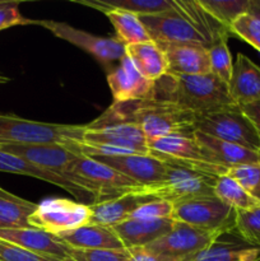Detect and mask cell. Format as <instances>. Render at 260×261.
Segmentation results:
<instances>
[{"mask_svg": "<svg viewBox=\"0 0 260 261\" xmlns=\"http://www.w3.org/2000/svg\"><path fill=\"white\" fill-rule=\"evenodd\" d=\"M214 196L236 211H249L260 205V201L249 195L228 175L219 176L214 184Z\"/></svg>", "mask_w": 260, "mask_h": 261, "instance_id": "f546056e", "label": "cell"}, {"mask_svg": "<svg viewBox=\"0 0 260 261\" xmlns=\"http://www.w3.org/2000/svg\"><path fill=\"white\" fill-rule=\"evenodd\" d=\"M240 109H241V111L246 115L247 119L251 121V124L254 125L255 130H256L257 135H259L260 138V101L242 105V106H240Z\"/></svg>", "mask_w": 260, "mask_h": 261, "instance_id": "60d3db41", "label": "cell"}, {"mask_svg": "<svg viewBox=\"0 0 260 261\" xmlns=\"http://www.w3.org/2000/svg\"><path fill=\"white\" fill-rule=\"evenodd\" d=\"M130 250H76L71 249L69 259L73 261H127Z\"/></svg>", "mask_w": 260, "mask_h": 261, "instance_id": "d590c367", "label": "cell"}, {"mask_svg": "<svg viewBox=\"0 0 260 261\" xmlns=\"http://www.w3.org/2000/svg\"><path fill=\"white\" fill-rule=\"evenodd\" d=\"M37 204L0 188V228H31L28 218Z\"/></svg>", "mask_w": 260, "mask_h": 261, "instance_id": "83f0119b", "label": "cell"}, {"mask_svg": "<svg viewBox=\"0 0 260 261\" xmlns=\"http://www.w3.org/2000/svg\"><path fill=\"white\" fill-rule=\"evenodd\" d=\"M219 234L208 233L189 224L175 222L172 229L144 249L176 260H185L212 244Z\"/></svg>", "mask_w": 260, "mask_h": 261, "instance_id": "7c38bea8", "label": "cell"}, {"mask_svg": "<svg viewBox=\"0 0 260 261\" xmlns=\"http://www.w3.org/2000/svg\"><path fill=\"white\" fill-rule=\"evenodd\" d=\"M91 216V208L87 204L51 198L37 204L36 211L28 218V224L31 228L59 234L89 224Z\"/></svg>", "mask_w": 260, "mask_h": 261, "instance_id": "9c48e42d", "label": "cell"}, {"mask_svg": "<svg viewBox=\"0 0 260 261\" xmlns=\"http://www.w3.org/2000/svg\"><path fill=\"white\" fill-rule=\"evenodd\" d=\"M93 160L110 166L142 186L160 184L166 177V163L150 154H124L96 157Z\"/></svg>", "mask_w": 260, "mask_h": 261, "instance_id": "9a60e30c", "label": "cell"}, {"mask_svg": "<svg viewBox=\"0 0 260 261\" xmlns=\"http://www.w3.org/2000/svg\"><path fill=\"white\" fill-rule=\"evenodd\" d=\"M227 175L233 178L251 198L260 201V163H247L229 168Z\"/></svg>", "mask_w": 260, "mask_h": 261, "instance_id": "836d02e7", "label": "cell"}, {"mask_svg": "<svg viewBox=\"0 0 260 261\" xmlns=\"http://www.w3.org/2000/svg\"><path fill=\"white\" fill-rule=\"evenodd\" d=\"M183 261H260V247L245 242L236 231L226 232Z\"/></svg>", "mask_w": 260, "mask_h": 261, "instance_id": "ac0fdd59", "label": "cell"}, {"mask_svg": "<svg viewBox=\"0 0 260 261\" xmlns=\"http://www.w3.org/2000/svg\"><path fill=\"white\" fill-rule=\"evenodd\" d=\"M71 172L83 180L96 194L97 203L119 198L124 194L133 193L143 188L110 166L83 155H79L76 161H74Z\"/></svg>", "mask_w": 260, "mask_h": 261, "instance_id": "30bf717a", "label": "cell"}, {"mask_svg": "<svg viewBox=\"0 0 260 261\" xmlns=\"http://www.w3.org/2000/svg\"><path fill=\"white\" fill-rule=\"evenodd\" d=\"M173 204L166 200H152L133 212L129 219H168L172 218Z\"/></svg>", "mask_w": 260, "mask_h": 261, "instance_id": "74e56055", "label": "cell"}, {"mask_svg": "<svg viewBox=\"0 0 260 261\" xmlns=\"http://www.w3.org/2000/svg\"><path fill=\"white\" fill-rule=\"evenodd\" d=\"M125 54L134 64L140 75L149 81L154 82L167 74V59L165 51L153 41L125 46Z\"/></svg>", "mask_w": 260, "mask_h": 261, "instance_id": "484cf974", "label": "cell"}, {"mask_svg": "<svg viewBox=\"0 0 260 261\" xmlns=\"http://www.w3.org/2000/svg\"><path fill=\"white\" fill-rule=\"evenodd\" d=\"M8 82H10V79L8 78V76H5L4 74H2V73H0V86H2V84H5V83H8Z\"/></svg>", "mask_w": 260, "mask_h": 261, "instance_id": "7bdbcfd3", "label": "cell"}, {"mask_svg": "<svg viewBox=\"0 0 260 261\" xmlns=\"http://www.w3.org/2000/svg\"><path fill=\"white\" fill-rule=\"evenodd\" d=\"M194 139L200 145L208 162L222 166L227 170L236 166L259 162L256 152H252L233 143L224 142L199 132H194Z\"/></svg>", "mask_w": 260, "mask_h": 261, "instance_id": "7402d4cb", "label": "cell"}, {"mask_svg": "<svg viewBox=\"0 0 260 261\" xmlns=\"http://www.w3.org/2000/svg\"><path fill=\"white\" fill-rule=\"evenodd\" d=\"M231 35L237 36L245 42L250 43L260 53V20L250 15L249 13L240 15L232 23Z\"/></svg>", "mask_w": 260, "mask_h": 261, "instance_id": "e575fe53", "label": "cell"}, {"mask_svg": "<svg viewBox=\"0 0 260 261\" xmlns=\"http://www.w3.org/2000/svg\"><path fill=\"white\" fill-rule=\"evenodd\" d=\"M172 9L150 15H140L150 40L157 45L198 43L211 47L231 31L212 17L199 0H172Z\"/></svg>", "mask_w": 260, "mask_h": 261, "instance_id": "6da1fadb", "label": "cell"}, {"mask_svg": "<svg viewBox=\"0 0 260 261\" xmlns=\"http://www.w3.org/2000/svg\"><path fill=\"white\" fill-rule=\"evenodd\" d=\"M236 209L216 196H204L173 205L172 219L208 233L222 234L236 229Z\"/></svg>", "mask_w": 260, "mask_h": 261, "instance_id": "52a82bcc", "label": "cell"}, {"mask_svg": "<svg viewBox=\"0 0 260 261\" xmlns=\"http://www.w3.org/2000/svg\"><path fill=\"white\" fill-rule=\"evenodd\" d=\"M228 38H222L208 48L209 61H211V73L221 79L223 83L228 86L229 79L233 70V61L229 53Z\"/></svg>", "mask_w": 260, "mask_h": 261, "instance_id": "1f68e13d", "label": "cell"}, {"mask_svg": "<svg viewBox=\"0 0 260 261\" xmlns=\"http://www.w3.org/2000/svg\"><path fill=\"white\" fill-rule=\"evenodd\" d=\"M236 212V233L247 244L260 247V205Z\"/></svg>", "mask_w": 260, "mask_h": 261, "instance_id": "d6a6232c", "label": "cell"}, {"mask_svg": "<svg viewBox=\"0 0 260 261\" xmlns=\"http://www.w3.org/2000/svg\"><path fill=\"white\" fill-rule=\"evenodd\" d=\"M257 157H259V163H260V149L257 150Z\"/></svg>", "mask_w": 260, "mask_h": 261, "instance_id": "ee69618b", "label": "cell"}, {"mask_svg": "<svg viewBox=\"0 0 260 261\" xmlns=\"http://www.w3.org/2000/svg\"><path fill=\"white\" fill-rule=\"evenodd\" d=\"M107 83L114 97V102L152 98L154 87V82L140 75L126 54L107 74Z\"/></svg>", "mask_w": 260, "mask_h": 261, "instance_id": "5bb4252c", "label": "cell"}, {"mask_svg": "<svg viewBox=\"0 0 260 261\" xmlns=\"http://www.w3.org/2000/svg\"><path fill=\"white\" fill-rule=\"evenodd\" d=\"M18 2H0V31L14 25L32 24V19H27L20 14Z\"/></svg>", "mask_w": 260, "mask_h": 261, "instance_id": "f35d334b", "label": "cell"}, {"mask_svg": "<svg viewBox=\"0 0 260 261\" xmlns=\"http://www.w3.org/2000/svg\"><path fill=\"white\" fill-rule=\"evenodd\" d=\"M82 142L120 148L138 154H149L147 138L139 126L133 124L114 125L102 129H87Z\"/></svg>", "mask_w": 260, "mask_h": 261, "instance_id": "d6986e66", "label": "cell"}, {"mask_svg": "<svg viewBox=\"0 0 260 261\" xmlns=\"http://www.w3.org/2000/svg\"><path fill=\"white\" fill-rule=\"evenodd\" d=\"M228 91L239 106L260 101V66L244 54H237Z\"/></svg>", "mask_w": 260, "mask_h": 261, "instance_id": "603a6c76", "label": "cell"}, {"mask_svg": "<svg viewBox=\"0 0 260 261\" xmlns=\"http://www.w3.org/2000/svg\"><path fill=\"white\" fill-rule=\"evenodd\" d=\"M194 132L233 143L252 152L257 153L260 149L259 135L239 105H232L196 116Z\"/></svg>", "mask_w": 260, "mask_h": 261, "instance_id": "8992f818", "label": "cell"}, {"mask_svg": "<svg viewBox=\"0 0 260 261\" xmlns=\"http://www.w3.org/2000/svg\"><path fill=\"white\" fill-rule=\"evenodd\" d=\"M175 221L168 219H127L111 227L125 249L144 247L172 229Z\"/></svg>", "mask_w": 260, "mask_h": 261, "instance_id": "44dd1931", "label": "cell"}, {"mask_svg": "<svg viewBox=\"0 0 260 261\" xmlns=\"http://www.w3.org/2000/svg\"><path fill=\"white\" fill-rule=\"evenodd\" d=\"M127 261H181L171 257L162 256V255L154 254L144 247H135L130 249V257Z\"/></svg>", "mask_w": 260, "mask_h": 261, "instance_id": "ab89813d", "label": "cell"}, {"mask_svg": "<svg viewBox=\"0 0 260 261\" xmlns=\"http://www.w3.org/2000/svg\"><path fill=\"white\" fill-rule=\"evenodd\" d=\"M149 154L158 160H172L180 162H208L193 135L173 134L148 140ZM211 163V162H209Z\"/></svg>", "mask_w": 260, "mask_h": 261, "instance_id": "cb8c5ba5", "label": "cell"}, {"mask_svg": "<svg viewBox=\"0 0 260 261\" xmlns=\"http://www.w3.org/2000/svg\"><path fill=\"white\" fill-rule=\"evenodd\" d=\"M0 150L12 153L18 155L33 165L41 166L43 168L59 173L61 177L68 180L69 182L84 188L86 190L93 191L88 188L86 182L76 177L71 172V165L79 155L74 154L70 150L64 148L60 144H31V145H2ZM94 194V193H93ZM96 195V194H94ZM97 198V196H96Z\"/></svg>", "mask_w": 260, "mask_h": 261, "instance_id": "8fae6325", "label": "cell"}, {"mask_svg": "<svg viewBox=\"0 0 260 261\" xmlns=\"http://www.w3.org/2000/svg\"><path fill=\"white\" fill-rule=\"evenodd\" d=\"M0 261H73L63 260L58 257L47 256V255H40L36 252L28 251L22 249L14 244L0 240Z\"/></svg>", "mask_w": 260, "mask_h": 261, "instance_id": "8d00e7d4", "label": "cell"}, {"mask_svg": "<svg viewBox=\"0 0 260 261\" xmlns=\"http://www.w3.org/2000/svg\"><path fill=\"white\" fill-rule=\"evenodd\" d=\"M160 46V45H158ZM167 59V74L173 75H206L211 74L209 51L198 43L161 45Z\"/></svg>", "mask_w": 260, "mask_h": 261, "instance_id": "2e32d148", "label": "cell"}, {"mask_svg": "<svg viewBox=\"0 0 260 261\" xmlns=\"http://www.w3.org/2000/svg\"><path fill=\"white\" fill-rule=\"evenodd\" d=\"M152 98L175 105L196 116L236 105L228 86L212 73L206 75L165 74L154 81Z\"/></svg>", "mask_w": 260, "mask_h": 261, "instance_id": "3957f363", "label": "cell"}, {"mask_svg": "<svg viewBox=\"0 0 260 261\" xmlns=\"http://www.w3.org/2000/svg\"><path fill=\"white\" fill-rule=\"evenodd\" d=\"M60 237L70 249L76 250H117L125 249L111 227L86 224L73 231L63 232Z\"/></svg>", "mask_w": 260, "mask_h": 261, "instance_id": "d4e9b609", "label": "cell"}, {"mask_svg": "<svg viewBox=\"0 0 260 261\" xmlns=\"http://www.w3.org/2000/svg\"><path fill=\"white\" fill-rule=\"evenodd\" d=\"M196 115L172 103L153 98L114 102L101 116L86 125L87 129H102L114 125H137L148 140L167 135L194 134Z\"/></svg>", "mask_w": 260, "mask_h": 261, "instance_id": "7a4b0ae2", "label": "cell"}, {"mask_svg": "<svg viewBox=\"0 0 260 261\" xmlns=\"http://www.w3.org/2000/svg\"><path fill=\"white\" fill-rule=\"evenodd\" d=\"M103 14L107 15L116 31L115 37L124 46L152 41L139 15L130 12H122V10H110Z\"/></svg>", "mask_w": 260, "mask_h": 261, "instance_id": "f1b7e54d", "label": "cell"}, {"mask_svg": "<svg viewBox=\"0 0 260 261\" xmlns=\"http://www.w3.org/2000/svg\"><path fill=\"white\" fill-rule=\"evenodd\" d=\"M75 3L93 8L102 13L122 10L137 15H150L172 9V0H76Z\"/></svg>", "mask_w": 260, "mask_h": 261, "instance_id": "4316f807", "label": "cell"}, {"mask_svg": "<svg viewBox=\"0 0 260 261\" xmlns=\"http://www.w3.org/2000/svg\"><path fill=\"white\" fill-rule=\"evenodd\" d=\"M166 163V177L160 184L144 186V193L155 200H166L173 205L183 201L204 196H214V184L217 178L200 172L195 168L171 160Z\"/></svg>", "mask_w": 260, "mask_h": 261, "instance_id": "5b68a950", "label": "cell"}, {"mask_svg": "<svg viewBox=\"0 0 260 261\" xmlns=\"http://www.w3.org/2000/svg\"><path fill=\"white\" fill-rule=\"evenodd\" d=\"M144 186L133 193L124 194L119 198L96 203L89 205L92 212L89 224H99V226L114 227L121 222L127 221L133 212L137 211L140 205L149 201L155 200L152 196L144 193Z\"/></svg>", "mask_w": 260, "mask_h": 261, "instance_id": "ffe728a7", "label": "cell"}, {"mask_svg": "<svg viewBox=\"0 0 260 261\" xmlns=\"http://www.w3.org/2000/svg\"><path fill=\"white\" fill-rule=\"evenodd\" d=\"M201 7L231 31V25L240 15L246 14L250 0H199Z\"/></svg>", "mask_w": 260, "mask_h": 261, "instance_id": "4dcf8cb0", "label": "cell"}, {"mask_svg": "<svg viewBox=\"0 0 260 261\" xmlns=\"http://www.w3.org/2000/svg\"><path fill=\"white\" fill-rule=\"evenodd\" d=\"M0 171L2 172L30 176V177H35L38 178V180L46 181L48 184H53V185H56L68 191L70 195L75 198L76 201L82 204L92 205V204L97 203L96 195L91 191L86 190L84 188H81L75 184L69 182L68 180L61 177L59 173L53 172V171L41 167V166L33 165V163L28 162V161L23 160L18 155L4 152V150H0Z\"/></svg>", "mask_w": 260, "mask_h": 261, "instance_id": "4fadbf2b", "label": "cell"}, {"mask_svg": "<svg viewBox=\"0 0 260 261\" xmlns=\"http://www.w3.org/2000/svg\"><path fill=\"white\" fill-rule=\"evenodd\" d=\"M86 125L50 124L33 121L15 115L0 114V147L2 145L60 144L68 140H83Z\"/></svg>", "mask_w": 260, "mask_h": 261, "instance_id": "277c9868", "label": "cell"}, {"mask_svg": "<svg viewBox=\"0 0 260 261\" xmlns=\"http://www.w3.org/2000/svg\"><path fill=\"white\" fill-rule=\"evenodd\" d=\"M32 24L41 25L50 31L54 36L68 41L71 45L82 48L102 64L107 71H111L125 56V46L116 37H101L73 25L58 20H33Z\"/></svg>", "mask_w": 260, "mask_h": 261, "instance_id": "ba28073f", "label": "cell"}, {"mask_svg": "<svg viewBox=\"0 0 260 261\" xmlns=\"http://www.w3.org/2000/svg\"><path fill=\"white\" fill-rule=\"evenodd\" d=\"M0 240L40 255L69 260L71 249L56 234L36 228H0Z\"/></svg>", "mask_w": 260, "mask_h": 261, "instance_id": "e0dca14e", "label": "cell"}, {"mask_svg": "<svg viewBox=\"0 0 260 261\" xmlns=\"http://www.w3.org/2000/svg\"><path fill=\"white\" fill-rule=\"evenodd\" d=\"M250 15L256 18L257 20H260V0H250L249 10H247Z\"/></svg>", "mask_w": 260, "mask_h": 261, "instance_id": "b9f144b4", "label": "cell"}]
</instances>
